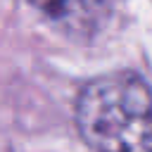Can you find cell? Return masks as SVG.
<instances>
[{
  "mask_svg": "<svg viewBox=\"0 0 152 152\" xmlns=\"http://www.w3.org/2000/svg\"><path fill=\"white\" fill-rule=\"evenodd\" d=\"M76 126L93 150H152V90L133 71H114L83 86Z\"/></svg>",
  "mask_w": 152,
  "mask_h": 152,
  "instance_id": "cell-1",
  "label": "cell"
},
{
  "mask_svg": "<svg viewBox=\"0 0 152 152\" xmlns=\"http://www.w3.org/2000/svg\"><path fill=\"white\" fill-rule=\"evenodd\" d=\"M52 28L69 36L93 33L109 12V0H28Z\"/></svg>",
  "mask_w": 152,
  "mask_h": 152,
  "instance_id": "cell-2",
  "label": "cell"
}]
</instances>
